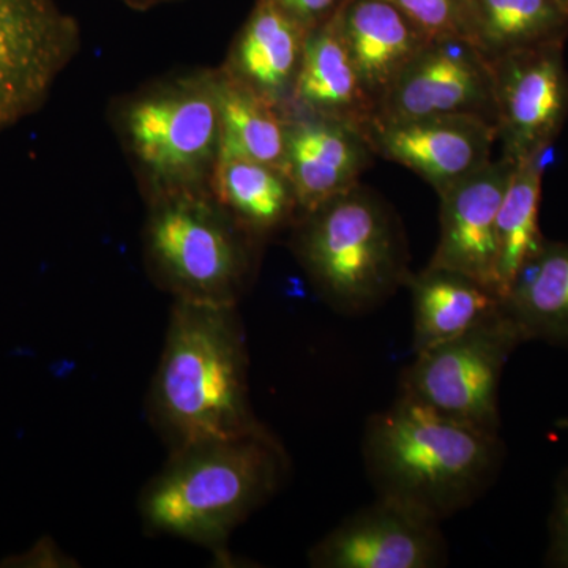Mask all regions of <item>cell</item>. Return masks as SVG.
<instances>
[{"label":"cell","instance_id":"cell-11","mask_svg":"<svg viewBox=\"0 0 568 568\" xmlns=\"http://www.w3.org/2000/svg\"><path fill=\"white\" fill-rule=\"evenodd\" d=\"M447 562L443 523L377 496L308 551L315 568H439Z\"/></svg>","mask_w":568,"mask_h":568},{"label":"cell","instance_id":"cell-5","mask_svg":"<svg viewBox=\"0 0 568 568\" xmlns=\"http://www.w3.org/2000/svg\"><path fill=\"white\" fill-rule=\"evenodd\" d=\"M112 122L145 201L209 190L222 151L215 70L144 85L115 104Z\"/></svg>","mask_w":568,"mask_h":568},{"label":"cell","instance_id":"cell-27","mask_svg":"<svg viewBox=\"0 0 568 568\" xmlns=\"http://www.w3.org/2000/svg\"><path fill=\"white\" fill-rule=\"evenodd\" d=\"M304 28L313 29L327 21L345 0H272Z\"/></svg>","mask_w":568,"mask_h":568},{"label":"cell","instance_id":"cell-19","mask_svg":"<svg viewBox=\"0 0 568 568\" xmlns=\"http://www.w3.org/2000/svg\"><path fill=\"white\" fill-rule=\"evenodd\" d=\"M406 287L413 295L416 354L466 334L500 306L499 295L484 284L432 265L410 275Z\"/></svg>","mask_w":568,"mask_h":568},{"label":"cell","instance_id":"cell-8","mask_svg":"<svg viewBox=\"0 0 568 568\" xmlns=\"http://www.w3.org/2000/svg\"><path fill=\"white\" fill-rule=\"evenodd\" d=\"M80 50V24L55 0H0V130L37 114Z\"/></svg>","mask_w":568,"mask_h":568},{"label":"cell","instance_id":"cell-22","mask_svg":"<svg viewBox=\"0 0 568 568\" xmlns=\"http://www.w3.org/2000/svg\"><path fill=\"white\" fill-rule=\"evenodd\" d=\"M220 142L226 155L244 156L283 170L284 114L274 104L215 69Z\"/></svg>","mask_w":568,"mask_h":568},{"label":"cell","instance_id":"cell-9","mask_svg":"<svg viewBox=\"0 0 568 568\" xmlns=\"http://www.w3.org/2000/svg\"><path fill=\"white\" fill-rule=\"evenodd\" d=\"M473 114L496 123L491 62L462 37L426 41L377 104V121Z\"/></svg>","mask_w":568,"mask_h":568},{"label":"cell","instance_id":"cell-16","mask_svg":"<svg viewBox=\"0 0 568 568\" xmlns=\"http://www.w3.org/2000/svg\"><path fill=\"white\" fill-rule=\"evenodd\" d=\"M335 20L377 110L429 37L387 0H345L335 11Z\"/></svg>","mask_w":568,"mask_h":568},{"label":"cell","instance_id":"cell-17","mask_svg":"<svg viewBox=\"0 0 568 568\" xmlns=\"http://www.w3.org/2000/svg\"><path fill=\"white\" fill-rule=\"evenodd\" d=\"M317 115L364 130L376 114L338 26L335 13L306 33L304 58L286 115Z\"/></svg>","mask_w":568,"mask_h":568},{"label":"cell","instance_id":"cell-24","mask_svg":"<svg viewBox=\"0 0 568 568\" xmlns=\"http://www.w3.org/2000/svg\"><path fill=\"white\" fill-rule=\"evenodd\" d=\"M429 37L470 39V0H387ZM470 41V40H469Z\"/></svg>","mask_w":568,"mask_h":568},{"label":"cell","instance_id":"cell-14","mask_svg":"<svg viewBox=\"0 0 568 568\" xmlns=\"http://www.w3.org/2000/svg\"><path fill=\"white\" fill-rule=\"evenodd\" d=\"M283 171L302 213L353 189L372 166L375 152L364 130L317 115H286Z\"/></svg>","mask_w":568,"mask_h":568},{"label":"cell","instance_id":"cell-21","mask_svg":"<svg viewBox=\"0 0 568 568\" xmlns=\"http://www.w3.org/2000/svg\"><path fill=\"white\" fill-rule=\"evenodd\" d=\"M568 11L556 0H470V43L489 62L566 44Z\"/></svg>","mask_w":568,"mask_h":568},{"label":"cell","instance_id":"cell-7","mask_svg":"<svg viewBox=\"0 0 568 568\" xmlns=\"http://www.w3.org/2000/svg\"><path fill=\"white\" fill-rule=\"evenodd\" d=\"M525 343L517 325L497 310L457 338L416 354L399 384V395L500 432L499 387L508 358Z\"/></svg>","mask_w":568,"mask_h":568},{"label":"cell","instance_id":"cell-23","mask_svg":"<svg viewBox=\"0 0 568 568\" xmlns=\"http://www.w3.org/2000/svg\"><path fill=\"white\" fill-rule=\"evenodd\" d=\"M547 153L517 164L497 213L496 275L500 298L519 268L547 242L538 224Z\"/></svg>","mask_w":568,"mask_h":568},{"label":"cell","instance_id":"cell-18","mask_svg":"<svg viewBox=\"0 0 568 568\" xmlns=\"http://www.w3.org/2000/svg\"><path fill=\"white\" fill-rule=\"evenodd\" d=\"M209 190L235 222L263 242L278 231L291 230L301 216L286 173L244 156L220 153Z\"/></svg>","mask_w":568,"mask_h":568},{"label":"cell","instance_id":"cell-2","mask_svg":"<svg viewBox=\"0 0 568 568\" xmlns=\"http://www.w3.org/2000/svg\"><path fill=\"white\" fill-rule=\"evenodd\" d=\"M290 467L283 444L264 424L168 452L138 497L142 529L227 558L234 530L276 496Z\"/></svg>","mask_w":568,"mask_h":568},{"label":"cell","instance_id":"cell-13","mask_svg":"<svg viewBox=\"0 0 568 568\" xmlns=\"http://www.w3.org/2000/svg\"><path fill=\"white\" fill-rule=\"evenodd\" d=\"M515 168L500 155L439 194V241L428 265L470 276L499 295L497 213Z\"/></svg>","mask_w":568,"mask_h":568},{"label":"cell","instance_id":"cell-26","mask_svg":"<svg viewBox=\"0 0 568 568\" xmlns=\"http://www.w3.org/2000/svg\"><path fill=\"white\" fill-rule=\"evenodd\" d=\"M77 560L67 555L59 548V545L51 537H43L21 555L10 556L2 560L0 567H33V568H55V567H77Z\"/></svg>","mask_w":568,"mask_h":568},{"label":"cell","instance_id":"cell-28","mask_svg":"<svg viewBox=\"0 0 568 568\" xmlns=\"http://www.w3.org/2000/svg\"><path fill=\"white\" fill-rule=\"evenodd\" d=\"M121 2L125 3L130 9L145 11L164 6V3L181 2V0H121Z\"/></svg>","mask_w":568,"mask_h":568},{"label":"cell","instance_id":"cell-12","mask_svg":"<svg viewBox=\"0 0 568 568\" xmlns=\"http://www.w3.org/2000/svg\"><path fill=\"white\" fill-rule=\"evenodd\" d=\"M364 133L375 155L420 175L437 194L491 162L497 142L496 123L473 114L372 119Z\"/></svg>","mask_w":568,"mask_h":568},{"label":"cell","instance_id":"cell-15","mask_svg":"<svg viewBox=\"0 0 568 568\" xmlns=\"http://www.w3.org/2000/svg\"><path fill=\"white\" fill-rule=\"evenodd\" d=\"M308 29L272 0H256L222 69L286 114Z\"/></svg>","mask_w":568,"mask_h":568},{"label":"cell","instance_id":"cell-6","mask_svg":"<svg viewBox=\"0 0 568 568\" xmlns=\"http://www.w3.org/2000/svg\"><path fill=\"white\" fill-rule=\"evenodd\" d=\"M264 242L235 222L211 190L148 201L142 250L149 275L174 301L239 305Z\"/></svg>","mask_w":568,"mask_h":568},{"label":"cell","instance_id":"cell-10","mask_svg":"<svg viewBox=\"0 0 568 568\" xmlns=\"http://www.w3.org/2000/svg\"><path fill=\"white\" fill-rule=\"evenodd\" d=\"M491 65L503 155L518 164L549 152L568 118L564 44L514 52Z\"/></svg>","mask_w":568,"mask_h":568},{"label":"cell","instance_id":"cell-25","mask_svg":"<svg viewBox=\"0 0 568 568\" xmlns=\"http://www.w3.org/2000/svg\"><path fill=\"white\" fill-rule=\"evenodd\" d=\"M545 564L568 568V466L556 484L551 515L548 519V548Z\"/></svg>","mask_w":568,"mask_h":568},{"label":"cell","instance_id":"cell-29","mask_svg":"<svg viewBox=\"0 0 568 568\" xmlns=\"http://www.w3.org/2000/svg\"><path fill=\"white\" fill-rule=\"evenodd\" d=\"M560 7H564L568 11V0H556Z\"/></svg>","mask_w":568,"mask_h":568},{"label":"cell","instance_id":"cell-20","mask_svg":"<svg viewBox=\"0 0 568 568\" xmlns=\"http://www.w3.org/2000/svg\"><path fill=\"white\" fill-rule=\"evenodd\" d=\"M500 308L525 343L568 349V242H545L519 268Z\"/></svg>","mask_w":568,"mask_h":568},{"label":"cell","instance_id":"cell-3","mask_svg":"<svg viewBox=\"0 0 568 568\" xmlns=\"http://www.w3.org/2000/svg\"><path fill=\"white\" fill-rule=\"evenodd\" d=\"M362 457L377 497L444 523L487 495L506 444L500 433L398 395L366 422Z\"/></svg>","mask_w":568,"mask_h":568},{"label":"cell","instance_id":"cell-4","mask_svg":"<svg viewBox=\"0 0 568 568\" xmlns=\"http://www.w3.org/2000/svg\"><path fill=\"white\" fill-rule=\"evenodd\" d=\"M291 248L317 295L342 315H364L409 282V248L398 216L357 183L302 213Z\"/></svg>","mask_w":568,"mask_h":568},{"label":"cell","instance_id":"cell-1","mask_svg":"<svg viewBox=\"0 0 568 568\" xmlns=\"http://www.w3.org/2000/svg\"><path fill=\"white\" fill-rule=\"evenodd\" d=\"M239 305L174 301L149 387V424L168 452L252 432L250 355Z\"/></svg>","mask_w":568,"mask_h":568}]
</instances>
